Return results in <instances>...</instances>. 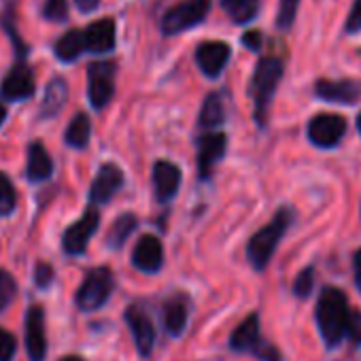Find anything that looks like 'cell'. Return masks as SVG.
<instances>
[{
	"label": "cell",
	"instance_id": "obj_17",
	"mask_svg": "<svg viewBox=\"0 0 361 361\" xmlns=\"http://www.w3.org/2000/svg\"><path fill=\"white\" fill-rule=\"evenodd\" d=\"M228 149V136L226 134H204L198 140V166L202 176L211 174L213 166L224 159Z\"/></svg>",
	"mask_w": 361,
	"mask_h": 361
},
{
	"label": "cell",
	"instance_id": "obj_39",
	"mask_svg": "<svg viewBox=\"0 0 361 361\" xmlns=\"http://www.w3.org/2000/svg\"><path fill=\"white\" fill-rule=\"evenodd\" d=\"M353 272H355V285L361 291V249L353 255Z\"/></svg>",
	"mask_w": 361,
	"mask_h": 361
},
{
	"label": "cell",
	"instance_id": "obj_10",
	"mask_svg": "<svg viewBox=\"0 0 361 361\" xmlns=\"http://www.w3.org/2000/svg\"><path fill=\"white\" fill-rule=\"evenodd\" d=\"M126 323L132 331L138 353L142 357H149V353L153 350V344H155V327H153L149 314L140 306H130L126 310Z\"/></svg>",
	"mask_w": 361,
	"mask_h": 361
},
{
	"label": "cell",
	"instance_id": "obj_21",
	"mask_svg": "<svg viewBox=\"0 0 361 361\" xmlns=\"http://www.w3.org/2000/svg\"><path fill=\"white\" fill-rule=\"evenodd\" d=\"M85 49H87L85 32H81V30H68L66 35H62L58 39V43L54 47L56 58L62 60V62H75Z\"/></svg>",
	"mask_w": 361,
	"mask_h": 361
},
{
	"label": "cell",
	"instance_id": "obj_6",
	"mask_svg": "<svg viewBox=\"0 0 361 361\" xmlns=\"http://www.w3.org/2000/svg\"><path fill=\"white\" fill-rule=\"evenodd\" d=\"M115 94V64L94 62L87 66V96L94 109H104Z\"/></svg>",
	"mask_w": 361,
	"mask_h": 361
},
{
	"label": "cell",
	"instance_id": "obj_5",
	"mask_svg": "<svg viewBox=\"0 0 361 361\" xmlns=\"http://www.w3.org/2000/svg\"><path fill=\"white\" fill-rule=\"evenodd\" d=\"M115 287V279L113 272L109 268H94L85 281L81 283L79 291H77V306L85 312L98 310L100 306L106 304V300L111 298Z\"/></svg>",
	"mask_w": 361,
	"mask_h": 361
},
{
	"label": "cell",
	"instance_id": "obj_19",
	"mask_svg": "<svg viewBox=\"0 0 361 361\" xmlns=\"http://www.w3.org/2000/svg\"><path fill=\"white\" fill-rule=\"evenodd\" d=\"M262 342V336H259V314L253 312L249 314L232 334L230 338V346L238 353H253Z\"/></svg>",
	"mask_w": 361,
	"mask_h": 361
},
{
	"label": "cell",
	"instance_id": "obj_4",
	"mask_svg": "<svg viewBox=\"0 0 361 361\" xmlns=\"http://www.w3.org/2000/svg\"><path fill=\"white\" fill-rule=\"evenodd\" d=\"M211 11V0H185L172 9L166 11L161 20V32L166 37H174L178 32H185L207 20Z\"/></svg>",
	"mask_w": 361,
	"mask_h": 361
},
{
	"label": "cell",
	"instance_id": "obj_43",
	"mask_svg": "<svg viewBox=\"0 0 361 361\" xmlns=\"http://www.w3.org/2000/svg\"><path fill=\"white\" fill-rule=\"evenodd\" d=\"M357 130H359V134H361V113H359V117H357Z\"/></svg>",
	"mask_w": 361,
	"mask_h": 361
},
{
	"label": "cell",
	"instance_id": "obj_40",
	"mask_svg": "<svg viewBox=\"0 0 361 361\" xmlns=\"http://www.w3.org/2000/svg\"><path fill=\"white\" fill-rule=\"evenodd\" d=\"M75 5L79 7V11H83V13H92V11H96V9H98L100 0H75Z\"/></svg>",
	"mask_w": 361,
	"mask_h": 361
},
{
	"label": "cell",
	"instance_id": "obj_2",
	"mask_svg": "<svg viewBox=\"0 0 361 361\" xmlns=\"http://www.w3.org/2000/svg\"><path fill=\"white\" fill-rule=\"evenodd\" d=\"M291 219H293V213L287 207H283L266 228H262L257 234L251 236L249 247H247V255H249V262L255 270H264L270 264L281 238L285 236L287 228L291 226Z\"/></svg>",
	"mask_w": 361,
	"mask_h": 361
},
{
	"label": "cell",
	"instance_id": "obj_14",
	"mask_svg": "<svg viewBox=\"0 0 361 361\" xmlns=\"http://www.w3.org/2000/svg\"><path fill=\"white\" fill-rule=\"evenodd\" d=\"M153 188H155L157 202H161V204L170 202L176 196L178 188H180V170H178V166H174L170 161H164V159L155 161V166H153Z\"/></svg>",
	"mask_w": 361,
	"mask_h": 361
},
{
	"label": "cell",
	"instance_id": "obj_27",
	"mask_svg": "<svg viewBox=\"0 0 361 361\" xmlns=\"http://www.w3.org/2000/svg\"><path fill=\"white\" fill-rule=\"evenodd\" d=\"M226 119V109H224V100L219 94H209L202 111H200V126L202 128H215L219 123H224Z\"/></svg>",
	"mask_w": 361,
	"mask_h": 361
},
{
	"label": "cell",
	"instance_id": "obj_36",
	"mask_svg": "<svg viewBox=\"0 0 361 361\" xmlns=\"http://www.w3.org/2000/svg\"><path fill=\"white\" fill-rule=\"evenodd\" d=\"M359 30H361V0H355L353 9L348 13V20H346V32L353 35V32H359Z\"/></svg>",
	"mask_w": 361,
	"mask_h": 361
},
{
	"label": "cell",
	"instance_id": "obj_8",
	"mask_svg": "<svg viewBox=\"0 0 361 361\" xmlns=\"http://www.w3.org/2000/svg\"><path fill=\"white\" fill-rule=\"evenodd\" d=\"M98 224H100V215L96 209H87L83 213V217L79 221H75L66 232H64V238H62V247L68 255H81L85 253L94 232L98 230Z\"/></svg>",
	"mask_w": 361,
	"mask_h": 361
},
{
	"label": "cell",
	"instance_id": "obj_41",
	"mask_svg": "<svg viewBox=\"0 0 361 361\" xmlns=\"http://www.w3.org/2000/svg\"><path fill=\"white\" fill-rule=\"evenodd\" d=\"M5 117H7V109L0 104V126H3V121H5Z\"/></svg>",
	"mask_w": 361,
	"mask_h": 361
},
{
	"label": "cell",
	"instance_id": "obj_24",
	"mask_svg": "<svg viewBox=\"0 0 361 361\" xmlns=\"http://www.w3.org/2000/svg\"><path fill=\"white\" fill-rule=\"evenodd\" d=\"M90 136H92V121H90V117L85 113L75 115L73 121L66 128V134H64L66 145L73 147V149H83V147H87Z\"/></svg>",
	"mask_w": 361,
	"mask_h": 361
},
{
	"label": "cell",
	"instance_id": "obj_9",
	"mask_svg": "<svg viewBox=\"0 0 361 361\" xmlns=\"http://www.w3.org/2000/svg\"><path fill=\"white\" fill-rule=\"evenodd\" d=\"M26 350L30 361H45L47 336H45V312L41 306H32L26 312Z\"/></svg>",
	"mask_w": 361,
	"mask_h": 361
},
{
	"label": "cell",
	"instance_id": "obj_32",
	"mask_svg": "<svg viewBox=\"0 0 361 361\" xmlns=\"http://www.w3.org/2000/svg\"><path fill=\"white\" fill-rule=\"evenodd\" d=\"M312 285H314V270L312 268H306L302 270L298 276H295V283H293V293L298 298H308L310 291H312Z\"/></svg>",
	"mask_w": 361,
	"mask_h": 361
},
{
	"label": "cell",
	"instance_id": "obj_23",
	"mask_svg": "<svg viewBox=\"0 0 361 361\" xmlns=\"http://www.w3.org/2000/svg\"><path fill=\"white\" fill-rule=\"evenodd\" d=\"M66 96H68V87H66V81L64 79H54L47 90H45V98H43V109H41V115L43 117H56L64 102H66Z\"/></svg>",
	"mask_w": 361,
	"mask_h": 361
},
{
	"label": "cell",
	"instance_id": "obj_20",
	"mask_svg": "<svg viewBox=\"0 0 361 361\" xmlns=\"http://www.w3.org/2000/svg\"><path fill=\"white\" fill-rule=\"evenodd\" d=\"M54 172V161L47 153V149L41 142H32L28 147V168H26V176L32 180V183H41V180H47Z\"/></svg>",
	"mask_w": 361,
	"mask_h": 361
},
{
	"label": "cell",
	"instance_id": "obj_29",
	"mask_svg": "<svg viewBox=\"0 0 361 361\" xmlns=\"http://www.w3.org/2000/svg\"><path fill=\"white\" fill-rule=\"evenodd\" d=\"M16 295H18V283H16V279L7 270L0 268V312H3L16 300Z\"/></svg>",
	"mask_w": 361,
	"mask_h": 361
},
{
	"label": "cell",
	"instance_id": "obj_13",
	"mask_svg": "<svg viewBox=\"0 0 361 361\" xmlns=\"http://www.w3.org/2000/svg\"><path fill=\"white\" fill-rule=\"evenodd\" d=\"M132 264L140 272H147V274L157 272L164 264V247L159 238L153 234H145L132 251Z\"/></svg>",
	"mask_w": 361,
	"mask_h": 361
},
{
	"label": "cell",
	"instance_id": "obj_38",
	"mask_svg": "<svg viewBox=\"0 0 361 361\" xmlns=\"http://www.w3.org/2000/svg\"><path fill=\"white\" fill-rule=\"evenodd\" d=\"M243 45H245L247 49H251V51H257V49L262 47V35H259V32H247V35L243 37Z\"/></svg>",
	"mask_w": 361,
	"mask_h": 361
},
{
	"label": "cell",
	"instance_id": "obj_7",
	"mask_svg": "<svg viewBox=\"0 0 361 361\" xmlns=\"http://www.w3.org/2000/svg\"><path fill=\"white\" fill-rule=\"evenodd\" d=\"M346 132V119L336 113H323L310 119L308 123V138L312 145L329 149L336 147Z\"/></svg>",
	"mask_w": 361,
	"mask_h": 361
},
{
	"label": "cell",
	"instance_id": "obj_25",
	"mask_svg": "<svg viewBox=\"0 0 361 361\" xmlns=\"http://www.w3.org/2000/svg\"><path fill=\"white\" fill-rule=\"evenodd\" d=\"M224 11L234 24H249L259 9V0H221Z\"/></svg>",
	"mask_w": 361,
	"mask_h": 361
},
{
	"label": "cell",
	"instance_id": "obj_31",
	"mask_svg": "<svg viewBox=\"0 0 361 361\" xmlns=\"http://www.w3.org/2000/svg\"><path fill=\"white\" fill-rule=\"evenodd\" d=\"M43 16L49 22H64L68 18V3L66 0H45Z\"/></svg>",
	"mask_w": 361,
	"mask_h": 361
},
{
	"label": "cell",
	"instance_id": "obj_3",
	"mask_svg": "<svg viewBox=\"0 0 361 361\" xmlns=\"http://www.w3.org/2000/svg\"><path fill=\"white\" fill-rule=\"evenodd\" d=\"M283 77V62L279 58H262L257 62L253 75V102H255V119L264 126L268 117L270 100L281 83Z\"/></svg>",
	"mask_w": 361,
	"mask_h": 361
},
{
	"label": "cell",
	"instance_id": "obj_35",
	"mask_svg": "<svg viewBox=\"0 0 361 361\" xmlns=\"http://www.w3.org/2000/svg\"><path fill=\"white\" fill-rule=\"evenodd\" d=\"M51 281H54V268H51L49 264H45V262L37 264V270H35V283H37L41 289H45V287H49V285H51Z\"/></svg>",
	"mask_w": 361,
	"mask_h": 361
},
{
	"label": "cell",
	"instance_id": "obj_16",
	"mask_svg": "<svg viewBox=\"0 0 361 361\" xmlns=\"http://www.w3.org/2000/svg\"><path fill=\"white\" fill-rule=\"evenodd\" d=\"M317 96L327 102L338 104H355L361 100V83L359 81H319L314 87Z\"/></svg>",
	"mask_w": 361,
	"mask_h": 361
},
{
	"label": "cell",
	"instance_id": "obj_42",
	"mask_svg": "<svg viewBox=\"0 0 361 361\" xmlns=\"http://www.w3.org/2000/svg\"><path fill=\"white\" fill-rule=\"evenodd\" d=\"M60 361H83V359L77 357V355H68V357H64V359H60Z\"/></svg>",
	"mask_w": 361,
	"mask_h": 361
},
{
	"label": "cell",
	"instance_id": "obj_28",
	"mask_svg": "<svg viewBox=\"0 0 361 361\" xmlns=\"http://www.w3.org/2000/svg\"><path fill=\"white\" fill-rule=\"evenodd\" d=\"M16 204H18V194L11 178L5 172H0V217L11 215L16 211Z\"/></svg>",
	"mask_w": 361,
	"mask_h": 361
},
{
	"label": "cell",
	"instance_id": "obj_11",
	"mask_svg": "<svg viewBox=\"0 0 361 361\" xmlns=\"http://www.w3.org/2000/svg\"><path fill=\"white\" fill-rule=\"evenodd\" d=\"M123 185V172L115 164H104L90 190V200L92 204H106Z\"/></svg>",
	"mask_w": 361,
	"mask_h": 361
},
{
	"label": "cell",
	"instance_id": "obj_1",
	"mask_svg": "<svg viewBox=\"0 0 361 361\" xmlns=\"http://www.w3.org/2000/svg\"><path fill=\"white\" fill-rule=\"evenodd\" d=\"M314 314H317V325H319L323 342L329 348H336L346 338V325L350 317L346 295L336 287L323 289L319 295Z\"/></svg>",
	"mask_w": 361,
	"mask_h": 361
},
{
	"label": "cell",
	"instance_id": "obj_26",
	"mask_svg": "<svg viewBox=\"0 0 361 361\" xmlns=\"http://www.w3.org/2000/svg\"><path fill=\"white\" fill-rule=\"evenodd\" d=\"M134 230H136V217H134V215L126 213V215L117 217V219H115V224H113V226H111V230H109L106 245H109L111 249H121Z\"/></svg>",
	"mask_w": 361,
	"mask_h": 361
},
{
	"label": "cell",
	"instance_id": "obj_18",
	"mask_svg": "<svg viewBox=\"0 0 361 361\" xmlns=\"http://www.w3.org/2000/svg\"><path fill=\"white\" fill-rule=\"evenodd\" d=\"M87 51L92 54H109L115 47V22L111 18L98 20L85 30Z\"/></svg>",
	"mask_w": 361,
	"mask_h": 361
},
{
	"label": "cell",
	"instance_id": "obj_33",
	"mask_svg": "<svg viewBox=\"0 0 361 361\" xmlns=\"http://www.w3.org/2000/svg\"><path fill=\"white\" fill-rule=\"evenodd\" d=\"M16 346H18L16 336L5 327H0V361H11L16 357Z\"/></svg>",
	"mask_w": 361,
	"mask_h": 361
},
{
	"label": "cell",
	"instance_id": "obj_37",
	"mask_svg": "<svg viewBox=\"0 0 361 361\" xmlns=\"http://www.w3.org/2000/svg\"><path fill=\"white\" fill-rule=\"evenodd\" d=\"M262 361H281V353L276 346L268 344V342H259V346L253 350Z\"/></svg>",
	"mask_w": 361,
	"mask_h": 361
},
{
	"label": "cell",
	"instance_id": "obj_15",
	"mask_svg": "<svg viewBox=\"0 0 361 361\" xmlns=\"http://www.w3.org/2000/svg\"><path fill=\"white\" fill-rule=\"evenodd\" d=\"M230 60V45L221 41H207L196 49V62L207 77H219Z\"/></svg>",
	"mask_w": 361,
	"mask_h": 361
},
{
	"label": "cell",
	"instance_id": "obj_34",
	"mask_svg": "<svg viewBox=\"0 0 361 361\" xmlns=\"http://www.w3.org/2000/svg\"><path fill=\"white\" fill-rule=\"evenodd\" d=\"M346 338H350L353 344H361V312L359 310H353L350 317H348Z\"/></svg>",
	"mask_w": 361,
	"mask_h": 361
},
{
	"label": "cell",
	"instance_id": "obj_30",
	"mask_svg": "<svg viewBox=\"0 0 361 361\" xmlns=\"http://www.w3.org/2000/svg\"><path fill=\"white\" fill-rule=\"evenodd\" d=\"M298 5H300V0H281L279 18H276V26L281 30H289L293 26L295 13H298Z\"/></svg>",
	"mask_w": 361,
	"mask_h": 361
},
{
	"label": "cell",
	"instance_id": "obj_22",
	"mask_svg": "<svg viewBox=\"0 0 361 361\" xmlns=\"http://www.w3.org/2000/svg\"><path fill=\"white\" fill-rule=\"evenodd\" d=\"M164 325H166V331L174 338H178L185 331V327H188V304L183 300L174 298L164 306Z\"/></svg>",
	"mask_w": 361,
	"mask_h": 361
},
{
	"label": "cell",
	"instance_id": "obj_12",
	"mask_svg": "<svg viewBox=\"0 0 361 361\" xmlns=\"http://www.w3.org/2000/svg\"><path fill=\"white\" fill-rule=\"evenodd\" d=\"M0 92H3V96L11 102L30 98L35 94V73L30 71V66L28 64H16L7 73L3 85H0Z\"/></svg>",
	"mask_w": 361,
	"mask_h": 361
}]
</instances>
